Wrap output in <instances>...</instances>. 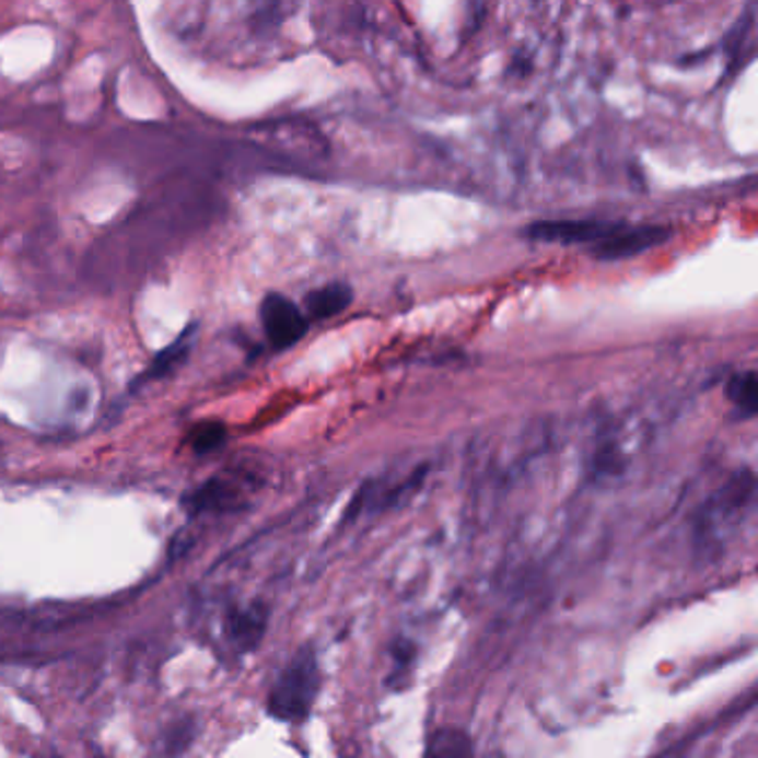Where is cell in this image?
I'll return each mask as SVG.
<instances>
[{
  "label": "cell",
  "mask_w": 758,
  "mask_h": 758,
  "mask_svg": "<svg viewBox=\"0 0 758 758\" xmlns=\"http://www.w3.org/2000/svg\"><path fill=\"white\" fill-rule=\"evenodd\" d=\"M669 236H672L669 228H658V225L628 228L623 223L611 236L592 245V256L598 260H605V263L634 258V256H641V254L663 245Z\"/></svg>",
  "instance_id": "5"
},
{
  "label": "cell",
  "mask_w": 758,
  "mask_h": 758,
  "mask_svg": "<svg viewBox=\"0 0 758 758\" xmlns=\"http://www.w3.org/2000/svg\"><path fill=\"white\" fill-rule=\"evenodd\" d=\"M236 501V492L230 486V482L221 480V478H212L210 482H205L202 488H198L189 499L187 505L194 512H205V510H223L234 505Z\"/></svg>",
  "instance_id": "9"
},
{
  "label": "cell",
  "mask_w": 758,
  "mask_h": 758,
  "mask_svg": "<svg viewBox=\"0 0 758 758\" xmlns=\"http://www.w3.org/2000/svg\"><path fill=\"white\" fill-rule=\"evenodd\" d=\"M754 476L740 471L725 488H721L712 501L703 508L697 521V543L703 549H721L723 543L736 532L754 501Z\"/></svg>",
  "instance_id": "2"
},
{
  "label": "cell",
  "mask_w": 758,
  "mask_h": 758,
  "mask_svg": "<svg viewBox=\"0 0 758 758\" xmlns=\"http://www.w3.org/2000/svg\"><path fill=\"white\" fill-rule=\"evenodd\" d=\"M354 301V292L345 283H329L305 296V310L314 320H327L348 310Z\"/></svg>",
  "instance_id": "7"
},
{
  "label": "cell",
  "mask_w": 758,
  "mask_h": 758,
  "mask_svg": "<svg viewBox=\"0 0 758 758\" xmlns=\"http://www.w3.org/2000/svg\"><path fill=\"white\" fill-rule=\"evenodd\" d=\"M260 325L273 350L292 348L310 329V320L301 307L279 292H271L263 299Z\"/></svg>",
  "instance_id": "3"
},
{
  "label": "cell",
  "mask_w": 758,
  "mask_h": 758,
  "mask_svg": "<svg viewBox=\"0 0 758 758\" xmlns=\"http://www.w3.org/2000/svg\"><path fill=\"white\" fill-rule=\"evenodd\" d=\"M428 758H474V754L463 734L441 732L434 736Z\"/></svg>",
  "instance_id": "11"
},
{
  "label": "cell",
  "mask_w": 758,
  "mask_h": 758,
  "mask_svg": "<svg viewBox=\"0 0 758 758\" xmlns=\"http://www.w3.org/2000/svg\"><path fill=\"white\" fill-rule=\"evenodd\" d=\"M228 439V430L221 423H207L198 425L191 434V450L196 454H210L219 450Z\"/></svg>",
  "instance_id": "12"
},
{
  "label": "cell",
  "mask_w": 758,
  "mask_h": 758,
  "mask_svg": "<svg viewBox=\"0 0 758 758\" xmlns=\"http://www.w3.org/2000/svg\"><path fill=\"white\" fill-rule=\"evenodd\" d=\"M267 628V611L263 605H249L245 609H234L225 620V634L238 652L254 650Z\"/></svg>",
  "instance_id": "6"
},
{
  "label": "cell",
  "mask_w": 758,
  "mask_h": 758,
  "mask_svg": "<svg viewBox=\"0 0 758 758\" xmlns=\"http://www.w3.org/2000/svg\"><path fill=\"white\" fill-rule=\"evenodd\" d=\"M620 225L618 221L598 219H563V221H536L523 230V236L536 243L557 245H596L611 236Z\"/></svg>",
  "instance_id": "4"
},
{
  "label": "cell",
  "mask_w": 758,
  "mask_h": 758,
  "mask_svg": "<svg viewBox=\"0 0 758 758\" xmlns=\"http://www.w3.org/2000/svg\"><path fill=\"white\" fill-rule=\"evenodd\" d=\"M320 689V667L312 650H301L276 678L267 697V712L288 723L305 721Z\"/></svg>",
  "instance_id": "1"
},
{
  "label": "cell",
  "mask_w": 758,
  "mask_h": 758,
  "mask_svg": "<svg viewBox=\"0 0 758 758\" xmlns=\"http://www.w3.org/2000/svg\"><path fill=\"white\" fill-rule=\"evenodd\" d=\"M727 396L734 409L740 413V419H751L758 409V378L756 374L743 372L736 374L727 385Z\"/></svg>",
  "instance_id": "10"
},
{
  "label": "cell",
  "mask_w": 758,
  "mask_h": 758,
  "mask_svg": "<svg viewBox=\"0 0 758 758\" xmlns=\"http://www.w3.org/2000/svg\"><path fill=\"white\" fill-rule=\"evenodd\" d=\"M194 331H196V325L191 323V325L170 345V348H165L163 352H159V357L152 361V365L148 368V372H143V376H141V381H138V383L159 381V378L167 376L172 370H176V368L185 361V357L189 354ZM138 383H136V385H138Z\"/></svg>",
  "instance_id": "8"
}]
</instances>
